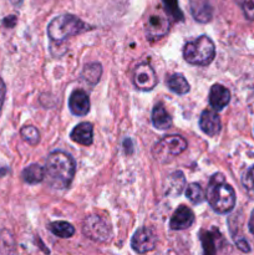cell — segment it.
<instances>
[{
    "mask_svg": "<svg viewBox=\"0 0 254 255\" xmlns=\"http://www.w3.org/2000/svg\"><path fill=\"white\" fill-rule=\"evenodd\" d=\"M194 223V214L188 207L179 206L172 214L169 221V228L172 231H183Z\"/></svg>",
    "mask_w": 254,
    "mask_h": 255,
    "instance_id": "11",
    "label": "cell"
},
{
    "mask_svg": "<svg viewBox=\"0 0 254 255\" xmlns=\"http://www.w3.org/2000/svg\"><path fill=\"white\" fill-rule=\"evenodd\" d=\"M82 233L95 242H106L112 236L111 226L107 223L106 219L97 214L86 217L82 224Z\"/></svg>",
    "mask_w": 254,
    "mask_h": 255,
    "instance_id": "6",
    "label": "cell"
},
{
    "mask_svg": "<svg viewBox=\"0 0 254 255\" xmlns=\"http://www.w3.org/2000/svg\"><path fill=\"white\" fill-rule=\"evenodd\" d=\"M5 95H6V87H5L4 81L0 77V115H1V110H2V105H4L5 101Z\"/></svg>",
    "mask_w": 254,
    "mask_h": 255,
    "instance_id": "29",
    "label": "cell"
},
{
    "mask_svg": "<svg viewBox=\"0 0 254 255\" xmlns=\"http://www.w3.org/2000/svg\"><path fill=\"white\" fill-rule=\"evenodd\" d=\"M44 169L45 178L50 187L55 189H66L75 177L76 163L71 154L55 151L47 156Z\"/></svg>",
    "mask_w": 254,
    "mask_h": 255,
    "instance_id": "1",
    "label": "cell"
},
{
    "mask_svg": "<svg viewBox=\"0 0 254 255\" xmlns=\"http://www.w3.org/2000/svg\"><path fill=\"white\" fill-rule=\"evenodd\" d=\"M70 111L75 116H86L90 111V99L82 90H75L69 99Z\"/></svg>",
    "mask_w": 254,
    "mask_h": 255,
    "instance_id": "13",
    "label": "cell"
},
{
    "mask_svg": "<svg viewBox=\"0 0 254 255\" xmlns=\"http://www.w3.org/2000/svg\"><path fill=\"white\" fill-rule=\"evenodd\" d=\"M199 127L209 137H214L221 131V119L214 110H204L199 117Z\"/></svg>",
    "mask_w": 254,
    "mask_h": 255,
    "instance_id": "10",
    "label": "cell"
},
{
    "mask_svg": "<svg viewBox=\"0 0 254 255\" xmlns=\"http://www.w3.org/2000/svg\"><path fill=\"white\" fill-rule=\"evenodd\" d=\"M24 182L29 184H37L45 179V169L39 164H30L21 173Z\"/></svg>",
    "mask_w": 254,
    "mask_h": 255,
    "instance_id": "18",
    "label": "cell"
},
{
    "mask_svg": "<svg viewBox=\"0 0 254 255\" xmlns=\"http://www.w3.org/2000/svg\"><path fill=\"white\" fill-rule=\"evenodd\" d=\"M187 141L178 134H168L159 139L152 149L153 158L159 163H166L186 151Z\"/></svg>",
    "mask_w": 254,
    "mask_h": 255,
    "instance_id": "5",
    "label": "cell"
},
{
    "mask_svg": "<svg viewBox=\"0 0 254 255\" xmlns=\"http://www.w3.org/2000/svg\"><path fill=\"white\" fill-rule=\"evenodd\" d=\"M206 199L214 212L219 214H227L233 211L236 206V193L232 186L226 182L222 173L212 176L207 187Z\"/></svg>",
    "mask_w": 254,
    "mask_h": 255,
    "instance_id": "2",
    "label": "cell"
},
{
    "mask_svg": "<svg viewBox=\"0 0 254 255\" xmlns=\"http://www.w3.org/2000/svg\"><path fill=\"white\" fill-rule=\"evenodd\" d=\"M86 30H89V26L81 19L71 14L59 15L47 25V35L51 41L55 42H62Z\"/></svg>",
    "mask_w": 254,
    "mask_h": 255,
    "instance_id": "3",
    "label": "cell"
},
{
    "mask_svg": "<svg viewBox=\"0 0 254 255\" xmlns=\"http://www.w3.org/2000/svg\"><path fill=\"white\" fill-rule=\"evenodd\" d=\"M231 101V92L226 86L216 84L209 90V105L214 111H222Z\"/></svg>",
    "mask_w": 254,
    "mask_h": 255,
    "instance_id": "12",
    "label": "cell"
},
{
    "mask_svg": "<svg viewBox=\"0 0 254 255\" xmlns=\"http://www.w3.org/2000/svg\"><path fill=\"white\" fill-rule=\"evenodd\" d=\"M218 236V231L212 232H202L201 241L203 246L204 255H216L217 247H216V238Z\"/></svg>",
    "mask_w": 254,
    "mask_h": 255,
    "instance_id": "23",
    "label": "cell"
},
{
    "mask_svg": "<svg viewBox=\"0 0 254 255\" xmlns=\"http://www.w3.org/2000/svg\"><path fill=\"white\" fill-rule=\"evenodd\" d=\"M47 229L51 232L54 236L59 237V238H71L75 234V228L72 224L67 223V222L64 221H57L52 222L47 226Z\"/></svg>",
    "mask_w": 254,
    "mask_h": 255,
    "instance_id": "20",
    "label": "cell"
},
{
    "mask_svg": "<svg viewBox=\"0 0 254 255\" xmlns=\"http://www.w3.org/2000/svg\"><path fill=\"white\" fill-rule=\"evenodd\" d=\"M0 255H17L14 237L7 229L0 232Z\"/></svg>",
    "mask_w": 254,
    "mask_h": 255,
    "instance_id": "21",
    "label": "cell"
},
{
    "mask_svg": "<svg viewBox=\"0 0 254 255\" xmlns=\"http://www.w3.org/2000/svg\"><path fill=\"white\" fill-rule=\"evenodd\" d=\"M167 86L177 95H186L189 92V84L182 74H173L167 80Z\"/></svg>",
    "mask_w": 254,
    "mask_h": 255,
    "instance_id": "19",
    "label": "cell"
},
{
    "mask_svg": "<svg viewBox=\"0 0 254 255\" xmlns=\"http://www.w3.org/2000/svg\"><path fill=\"white\" fill-rule=\"evenodd\" d=\"M186 188V178L179 171L169 174L166 181V194L168 196H179Z\"/></svg>",
    "mask_w": 254,
    "mask_h": 255,
    "instance_id": "16",
    "label": "cell"
},
{
    "mask_svg": "<svg viewBox=\"0 0 254 255\" xmlns=\"http://www.w3.org/2000/svg\"><path fill=\"white\" fill-rule=\"evenodd\" d=\"M216 56L214 42L206 35L186 42L183 47V57L188 64L207 66Z\"/></svg>",
    "mask_w": 254,
    "mask_h": 255,
    "instance_id": "4",
    "label": "cell"
},
{
    "mask_svg": "<svg viewBox=\"0 0 254 255\" xmlns=\"http://www.w3.org/2000/svg\"><path fill=\"white\" fill-rule=\"evenodd\" d=\"M248 228H249V232H251L252 234H254V211L252 212V214H251V218H249Z\"/></svg>",
    "mask_w": 254,
    "mask_h": 255,
    "instance_id": "31",
    "label": "cell"
},
{
    "mask_svg": "<svg viewBox=\"0 0 254 255\" xmlns=\"http://www.w3.org/2000/svg\"><path fill=\"white\" fill-rule=\"evenodd\" d=\"M20 134H21V137L24 138V141H26L27 143L31 144V146H36L40 141L39 129L35 126H31V125L22 127L21 131H20Z\"/></svg>",
    "mask_w": 254,
    "mask_h": 255,
    "instance_id": "25",
    "label": "cell"
},
{
    "mask_svg": "<svg viewBox=\"0 0 254 255\" xmlns=\"http://www.w3.org/2000/svg\"><path fill=\"white\" fill-rule=\"evenodd\" d=\"M152 124L158 129H167L172 126V119L162 104H157L152 111Z\"/></svg>",
    "mask_w": 254,
    "mask_h": 255,
    "instance_id": "17",
    "label": "cell"
},
{
    "mask_svg": "<svg viewBox=\"0 0 254 255\" xmlns=\"http://www.w3.org/2000/svg\"><path fill=\"white\" fill-rule=\"evenodd\" d=\"M163 2L167 7V11L169 12V15H172L174 20H178V21L183 20V14L178 6V0H163Z\"/></svg>",
    "mask_w": 254,
    "mask_h": 255,
    "instance_id": "27",
    "label": "cell"
},
{
    "mask_svg": "<svg viewBox=\"0 0 254 255\" xmlns=\"http://www.w3.org/2000/svg\"><path fill=\"white\" fill-rule=\"evenodd\" d=\"M242 183H243V187L244 189H246L247 194H248L252 199H254V166H252L251 168L246 172L243 179H242Z\"/></svg>",
    "mask_w": 254,
    "mask_h": 255,
    "instance_id": "26",
    "label": "cell"
},
{
    "mask_svg": "<svg viewBox=\"0 0 254 255\" xmlns=\"http://www.w3.org/2000/svg\"><path fill=\"white\" fill-rule=\"evenodd\" d=\"M169 30V21L163 14H153L148 17L146 24V35L149 40L163 37Z\"/></svg>",
    "mask_w": 254,
    "mask_h": 255,
    "instance_id": "9",
    "label": "cell"
},
{
    "mask_svg": "<svg viewBox=\"0 0 254 255\" xmlns=\"http://www.w3.org/2000/svg\"><path fill=\"white\" fill-rule=\"evenodd\" d=\"M157 238L149 228H139L131 239V247L136 253L144 254L156 248Z\"/></svg>",
    "mask_w": 254,
    "mask_h": 255,
    "instance_id": "8",
    "label": "cell"
},
{
    "mask_svg": "<svg viewBox=\"0 0 254 255\" xmlns=\"http://www.w3.org/2000/svg\"><path fill=\"white\" fill-rule=\"evenodd\" d=\"M192 16L201 24H207L213 17V9L208 0H189Z\"/></svg>",
    "mask_w": 254,
    "mask_h": 255,
    "instance_id": "14",
    "label": "cell"
},
{
    "mask_svg": "<svg viewBox=\"0 0 254 255\" xmlns=\"http://www.w3.org/2000/svg\"><path fill=\"white\" fill-rule=\"evenodd\" d=\"M102 75V66L99 62H91L87 64L82 70V77L90 85H96L100 81Z\"/></svg>",
    "mask_w": 254,
    "mask_h": 255,
    "instance_id": "22",
    "label": "cell"
},
{
    "mask_svg": "<svg viewBox=\"0 0 254 255\" xmlns=\"http://www.w3.org/2000/svg\"><path fill=\"white\" fill-rule=\"evenodd\" d=\"M236 244L242 252H244V253H248V252L251 251L248 242H247L246 239H236Z\"/></svg>",
    "mask_w": 254,
    "mask_h": 255,
    "instance_id": "30",
    "label": "cell"
},
{
    "mask_svg": "<svg viewBox=\"0 0 254 255\" xmlns=\"http://www.w3.org/2000/svg\"><path fill=\"white\" fill-rule=\"evenodd\" d=\"M70 137L76 143L82 146H90L94 141V128L90 122H81L70 133Z\"/></svg>",
    "mask_w": 254,
    "mask_h": 255,
    "instance_id": "15",
    "label": "cell"
},
{
    "mask_svg": "<svg viewBox=\"0 0 254 255\" xmlns=\"http://www.w3.org/2000/svg\"><path fill=\"white\" fill-rule=\"evenodd\" d=\"M157 80L156 72L152 69V66L147 62L139 64L138 66L134 69L133 74V84L137 90L139 91H151L156 87Z\"/></svg>",
    "mask_w": 254,
    "mask_h": 255,
    "instance_id": "7",
    "label": "cell"
},
{
    "mask_svg": "<svg viewBox=\"0 0 254 255\" xmlns=\"http://www.w3.org/2000/svg\"><path fill=\"white\" fill-rule=\"evenodd\" d=\"M241 6L244 16L248 20H254V0H241Z\"/></svg>",
    "mask_w": 254,
    "mask_h": 255,
    "instance_id": "28",
    "label": "cell"
},
{
    "mask_svg": "<svg viewBox=\"0 0 254 255\" xmlns=\"http://www.w3.org/2000/svg\"><path fill=\"white\" fill-rule=\"evenodd\" d=\"M186 196L193 204H201L206 201V193L199 183H191L186 188Z\"/></svg>",
    "mask_w": 254,
    "mask_h": 255,
    "instance_id": "24",
    "label": "cell"
}]
</instances>
